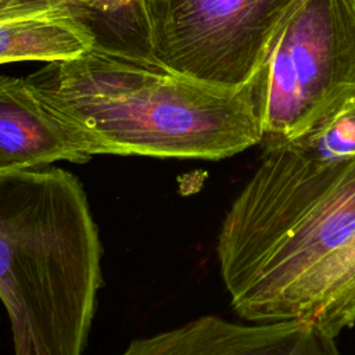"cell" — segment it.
Listing matches in <instances>:
<instances>
[{
    "mask_svg": "<svg viewBox=\"0 0 355 355\" xmlns=\"http://www.w3.org/2000/svg\"><path fill=\"white\" fill-rule=\"evenodd\" d=\"M222 220L216 258L233 311L270 322L286 293L355 233V155L324 158L263 139Z\"/></svg>",
    "mask_w": 355,
    "mask_h": 355,
    "instance_id": "cell-3",
    "label": "cell"
},
{
    "mask_svg": "<svg viewBox=\"0 0 355 355\" xmlns=\"http://www.w3.org/2000/svg\"><path fill=\"white\" fill-rule=\"evenodd\" d=\"M306 0H135L150 54L176 72L223 87L258 80Z\"/></svg>",
    "mask_w": 355,
    "mask_h": 355,
    "instance_id": "cell-4",
    "label": "cell"
},
{
    "mask_svg": "<svg viewBox=\"0 0 355 355\" xmlns=\"http://www.w3.org/2000/svg\"><path fill=\"white\" fill-rule=\"evenodd\" d=\"M304 319L337 337L355 324V233L286 293L273 320Z\"/></svg>",
    "mask_w": 355,
    "mask_h": 355,
    "instance_id": "cell-8",
    "label": "cell"
},
{
    "mask_svg": "<svg viewBox=\"0 0 355 355\" xmlns=\"http://www.w3.org/2000/svg\"><path fill=\"white\" fill-rule=\"evenodd\" d=\"M288 141L324 158L355 155V93L304 135Z\"/></svg>",
    "mask_w": 355,
    "mask_h": 355,
    "instance_id": "cell-10",
    "label": "cell"
},
{
    "mask_svg": "<svg viewBox=\"0 0 355 355\" xmlns=\"http://www.w3.org/2000/svg\"><path fill=\"white\" fill-rule=\"evenodd\" d=\"M90 158L75 147L26 78L0 76V171Z\"/></svg>",
    "mask_w": 355,
    "mask_h": 355,
    "instance_id": "cell-7",
    "label": "cell"
},
{
    "mask_svg": "<svg viewBox=\"0 0 355 355\" xmlns=\"http://www.w3.org/2000/svg\"><path fill=\"white\" fill-rule=\"evenodd\" d=\"M96 42L97 35L75 7H50L0 21V64L72 60Z\"/></svg>",
    "mask_w": 355,
    "mask_h": 355,
    "instance_id": "cell-9",
    "label": "cell"
},
{
    "mask_svg": "<svg viewBox=\"0 0 355 355\" xmlns=\"http://www.w3.org/2000/svg\"><path fill=\"white\" fill-rule=\"evenodd\" d=\"M121 355H341L336 338L304 319L237 323L205 315L135 338Z\"/></svg>",
    "mask_w": 355,
    "mask_h": 355,
    "instance_id": "cell-6",
    "label": "cell"
},
{
    "mask_svg": "<svg viewBox=\"0 0 355 355\" xmlns=\"http://www.w3.org/2000/svg\"><path fill=\"white\" fill-rule=\"evenodd\" d=\"M355 93V0H306L258 87L263 139L304 135Z\"/></svg>",
    "mask_w": 355,
    "mask_h": 355,
    "instance_id": "cell-5",
    "label": "cell"
},
{
    "mask_svg": "<svg viewBox=\"0 0 355 355\" xmlns=\"http://www.w3.org/2000/svg\"><path fill=\"white\" fill-rule=\"evenodd\" d=\"M26 80L89 157L219 161L263 140L259 79L243 87L211 85L146 50L97 39L85 54L46 62Z\"/></svg>",
    "mask_w": 355,
    "mask_h": 355,
    "instance_id": "cell-1",
    "label": "cell"
},
{
    "mask_svg": "<svg viewBox=\"0 0 355 355\" xmlns=\"http://www.w3.org/2000/svg\"><path fill=\"white\" fill-rule=\"evenodd\" d=\"M103 254L78 176L53 165L0 171V301L12 355H83Z\"/></svg>",
    "mask_w": 355,
    "mask_h": 355,
    "instance_id": "cell-2",
    "label": "cell"
}]
</instances>
